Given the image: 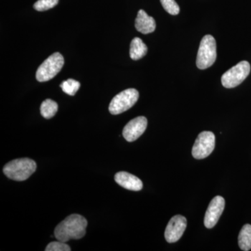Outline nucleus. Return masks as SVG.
Listing matches in <instances>:
<instances>
[{
    "instance_id": "f257e3e1",
    "label": "nucleus",
    "mask_w": 251,
    "mask_h": 251,
    "mask_svg": "<svg viewBox=\"0 0 251 251\" xmlns=\"http://www.w3.org/2000/svg\"><path fill=\"white\" fill-rule=\"evenodd\" d=\"M87 221L79 214H72L68 216L54 229V237L62 242H69L71 239H82L86 234Z\"/></svg>"
},
{
    "instance_id": "f03ea898",
    "label": "nucleus",
    "mask_w": 251,
    "mask_h": 251,
    "mask_svg": "<svg viewBox=\"0 0 251 251\" xmlns=\"http://www.w3.org/2000/svg\"><path fill=\"white\" fill-rule=\"evenodd\" d=\"M36 170V162L27 158H18L6 163L3 168L4 175L14 181L27 179Z\"/></svg>"
},
{
    "instance_id": "7ed1b4c3",
    "label": "nucleus",
    "mask_w": 251,
    "mask_h": 251,
    "mask_svg": "<svg viewBox=\"0 0 251 251\" xmlns=\"http://www.w3.org/2000/svg\"><path fill=\"white\" fill-rule=\"evenodd\" d=\"M216 43L211 35H206L202 38L198 50L196 64L198 69H208L211 67L216 59Z\"/></svg>"
},
{
    "instance_id": "20e7f679",
    "label": "nucleus",
    "mask_w": 251,
    "mask_h": 251,
    "mask_svg": "<svg viewBox=\"0 0 251 251\" xmlns=\"http://www.w3.org/2000/svg\"><path fill=\"white\" fill-rule=\"evenodd\" d=\"M64 64V57L59 52L50 56L41 64L36 71V80L39 82H46L53 78L61 70Z\"/></svg>"
},
{
    "instance_id": "39448f33",
    "label": "nucleus",
    "mask_w": 251,
    "mask_h": 251,
    "mask_svg": "<svg viewBox=\"0 0 251 251\" xmlns=\"http://www.w3.org/2000/svg\"><path fill=\"white\" fill-rule=\"evenodd\" d=\"M139 98V92L135 89H127L117 94L110 102L109 111L112 115H120L129 110Z\"/></svg>"
},
{
    "instance_id": "423d86ee",
    "label": "nucleus",
    "mask_w": 251,
    "mask_h": 251,
    "mask_svg": "<svg viewBox=\"0 0 251 251\" xmlns=\"http://www.w3.org/2000/svg\"><path fill=\"white\" fill-rule=\"evenodd\" d=\"M250 72L251 65L247 61L238 63L237 65L231 68L221 77L222 85L227 89L237 87L247 78Z\"/></svg>"
},
{
    "instance_id": "0eeeda50",
    "label": "nucleus",
    "mask_w": 251,
    "mask_h": 251,
    "mask_svg": "<svg viewBox=\"0 0 251 251\" xmlns=\"http://www.w3.org/2000/svg\"><path fill=\"white\" fill-rule=\"evenodd\" d=\"M216 137L211 131H202L198 135L192 149V155L196 159H203L214 151Z\"/></svg>"
},
{
    "instance_id": "6e6552de",
    "label": "nucleus",
    "mask_w": 251,
    "mask_h": 251,
    "mask_svg": "<svg viewBox=\"0 0 251 251\" xmlns=\"http://www.w3.org/2000/svg\"><path fill=\"white\" fill-rule=\"evenodd\" d=\"M187 226V220L184 216L176 215L173 216L165 230V238L168 243H175L182 237Z\"/></svg>"
},
{
    "instance_id": "1a4fd4ad",
    "label": "nucleus",
    "mask_w": 251,
    "mask_h": 251,
    "mask_svg": "<svg viewBox=\"0 0 251 251\" xmlns=\"http://www.w3.org/2000/svg\"><path fill=\"white\" fill-rule=\"evenodd\" d=\"M225 200L221 196H216L209 203L204 216V226L208 229L212 228L217 224L225 208Z\"/></svg>"
},
{
    "instance_id": "9d476101",
    "label": "nucleus",
    "mask_w": 251,
    "mask_h": 251,
    "mask_svg": "<svg viewBox=\"0 0 251 251\" xmlns=\"http://www.w3.org/2000/svg\"><path fill=\"white\" fill-rule=\"evenodd\" d=\"M148 126V120L145 117H138L130 120L124 128V138L126 141L131 143L140 138L145 133Z\"/></svg>"
},
{
    "instance_id": "9b49d317",
    "label": "nucleus",
    "mask_w": 251,
    "mask_h": 251,
    "mask_svg": "<svg viewBox=\"0 0 251 251\" xmlns=\"http://www.w3.org/2000/svg\"><path fill=\"white\" fill-rule=\"evenodd\" d=\"M115 181L122 187L133 191H141L143 188V181L135 175L126 172H119L115 175Z\"/></svg>"
},
{
    "instance_id": "f8f14e48",
    "label": "nucleus",
    "mask_w": 251,
    "mask_h": 251,
    "mask_svg": "<svg viewBox=\"0 0 251 251\" xmlns=\"http://www.w3.org/2000/svg\"><path fill=\"white\" fill-rule=\"evenodd\" d=\"M135 28L142 34H148L154 31L156 29V22L154 19L141 9L138 11V16L135 22Z\"/></svg>"
},
{
    "instance_id": "ddd939ff",
    "label": "nucleus",
    "mask_w": 251,
    "mask_h": 251,
    "mask_svg": "<svg viewBox=\"0 0 251 251\" xmlns=\"http://www.w3.org/2000/svg\"><path fill=\"white\" fill-rule=\"evenodd\" d=\"M148 47L141 39L135 37L131 41L130 46V57L133 60L143 58L148 53Z\"/></svg>"
},
{
    "instance_id": "4468645a",
    "label": "nucleus",
    "mask_w": 251,
    "mask_h": 251,
    "mask_svg": "<svg viewBox=\"0 0 251 251\" xmlns=\"http://www.w3.org/2000/svg\"><path fill=\"white\" fill-rule=\"evenodd\" d=\"M238 242L240 249L244 251H249L251 249V226L246 224L243 226L239 237Z\"/></svg>"
},
{
    "instance_id": "2eb2a0df",
    "label": "nucleus",
    "mask_w": 251,
    "mask_h": 251,
    "mask_svg": "<svg viewBox=\"0 0 251 251\" xmlns=\"http://www.w3.org/2000/svg\"><path fill=\"white\" fill-rule=\"evenodd\" d=\"M41 114L47 120L53 117L58 110V105L51 99H46L41 105Z\"/></svg>"
},
{
    "instance_id": "dca6fc26",
    "label": "nucleus",
    "mask_w": 251,
    "mask_h": 251,
    "mask_svg": "<svg viewBox=\"0 0 251 251\" xmlns=\"http://www.w3.org/2000/svg\"><path fill=\"white\" fill-rule=\"evenodd\" d=\"M80 87V83L78 81L74 79H68L66 81H63L61 83L60 87L64 93L68 95L74 96Z\"/></svg>"
},
{
    "instance_id": "f3484780",
    "label": "nucleus",
    "mask_w": 251,
    "mask_h": 251,
    "mask_svg": "<svg viewBox=\"0 0 251 251\" xmlns=\"http://www.w3.org/2000/svg\"><path fill=\"white\" fill-rule=\"evenodd\" d=\"M58 2L59 0H38L34 8L38 11H45L54 7Z\"/></svg>"
},
{
    "instance_id": "a211bd4d",
    "label": "nucleus",
    "mask_w": 251,
    "mask_h": 251,
    "mask_svg": "<svg viewBox=\"0 0 251 251\" xmlns=\"http://www.w3.org/2000/svg\"><path fill=\"white\" fill-rule=\"evenodd\" d=\"M161 2L163 9L166 10L168 14L173 16L179 14V6L175 0H161Z\"/></svg>"
},
{
    "instance_id": "6ab92c4d",
    "label": "nucleus",
    "mask_w": 251,
    "mask_h": 251,
    "mask_svg": "<svg viewBox=\"0 0 251 251\" xmlns=\"http://www.w3.org/2000/svg\"><path fill=\"white\" fill-rule=\"evenodd\" d=\"M46 251H71L72 249L67 245L65 242H60L57 240V242H52L50 243L49 245L46 247Z\"/></svg>"
}]
</instances>
